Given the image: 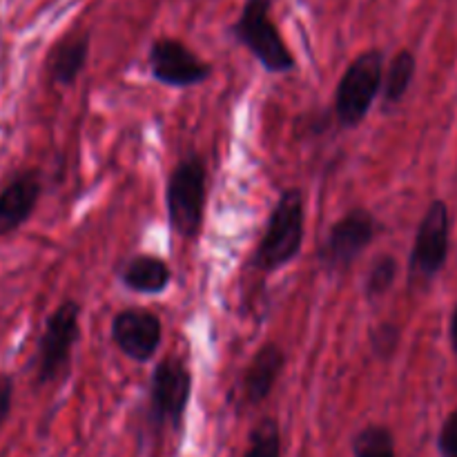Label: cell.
I'll use <instances>...</instances> for the list:
<instances>
[{
	"label": "cell",
	"instance_id": "cell-5",
	"mask_svg": "<svg viewBox=\"0 0 457 457\" xmlns=\"http://www.w3.org/2000/svg\"><path fill=\"white\" fill-rule=\"evenodd\" d=\"M80 337V303L65 299L45 321L38 342V366L36 384H49L67 373L71 364V353Z\"/></svg>",
	"mask_w": 457,
	"mask_h": 457
},
{
	"label": "cell",
	"instance_id": "cell-3",
	"mask_svg": "<svg viewBox=\"0 0 457 457\" xmlns=\"http://www.w3.org/2000/svg\"><path fill=\"white\" fill-rule=\"evenodd\" d=\"M277 0H245L230 34L268 74H288L295 70V56L272 22L270 12Z\"/></svg>",
	"mask_w": 457,
	"mask_h": 457
},
{
	"label": "cell",
	"instance_id": "cell-7",
	"mask_svg": "<svg viewBox=\"0 0 457 457\" xmlns=\"http://www.w3.org/2000/svg\"><path fill=\"white\" fill-rule=\"evenodd\" d=\"M192 395V373L181 357H163L150 379V418L156 428H179Z\"/></svg>",
	"mask_w": 457,
	"mask_h": 457
},
{
	"label": "cell",
	"instance_id": "cell-19",
	"mask_svg": "<svg viewBox=\"0 0 457 457\" xmlns=\"http://www.w3.org/2000/svg\"><path fill=\"white\" fill-rule=\"evenodd\" d=\"M400 326H397L395 321H382V324H378L370 330V351H373V355L378 357V360L388 361L393 360V355H395L397 348H400Z\"/></svg>",
	"mask_w": 457,
	"mask_h": 457
},
{
	"label": "cell",
	"instance_id": "cell-1",
	"mask_svg": "<svg viewBox=\"0 0 457 457\" xmlns=\"http://www.w3.org/2000/svg\"><path fill=\"white\" fill-rule=\"evenodd\" d=\"M306 237V195L302 187L281 190L270 210L262 239L250 257V266L259 272H275L299 257Z\"/></svg>",
	"mask_w": 457,
	"mask_h": 457
},
{
	"label": "cell",
	"instance_id": "cell-8",
	"mask_svg": "<svg viewBox=\"0 0 457 457\" xmlns=\"http://www.w3.org/2000/svg\"><path fill=\"white\" fill-rule=\"evenodd\" d=\"M382 223L370 210L353 208L333 223L324 245L320 250V262L330 272H346L355 259L373 244Z\"/></svg>",
	"mask_w": 457,
	"mask_h": 457
},
{
	"label": "cell",
	"instance_id": "cell-6",
	"mask_svg": "<svg viewBox=\"0 0 457 457\" xmlns=\"http://www.w3.org/2000/svg\"><path fill=\"white\" fill-rule=\"evenodd\" d=\"M451 245V212L449 205L436 199L424 212L415 232L413 250L409 257V272L413 284H428L446 266Z\"/></svg>",
	"mask_w": 457,
	"mask_h": 457
},
{
	"label": "cell",
	"instance_id": "cell-12",
	"mask_svg": "<svg viewBox=\"0 0 457 457\" xmlns=\"http://www.w3.org/2000/svg\"><path fill=\"white\" fill-rule=\"evenodd\" d=\"M286 361H288V355L277 342H266L254 353L241 378V395L245 404L259 406L270 397L272 388L284 373Z\"/></svg>",
	"mask_w": 457,
	"mask_h": 457
},
{
	"label": "cell",
	"instance_id": "cell-17",
	"mask_svg": "<svg viewBox=\"0 0 457 457\" xmlns=\"http://www.w3.org/2000/svg\"><path fill=\"white\" fill-rule=\"evenodd\" d=\"M397 275H400V263L393 254H379L373 262V266L366 272L364 281V293L366 297L373 302V299H382L384 295H388V290L395 286Z\"/></svg>",
	"mask_w": 457,
	"mask_h": 457
},
{
	"label": "cell",
	"instance_id": "cell-13",
	"mask_svg": "<svg viewBox=\"0 0 457 457\" xmlns=\"http://www.w3.org/2000/svg\"><path fill=\"white\" fill-rule=\"evenodd\" d=\"M89 58V34L65 36L61 43L54 45L47 58V71L54 85L71 87L83 74Z\"/></svg>",
	"mask_w": 457,
	"mask_h": 457
},
{
	"label": "cell",
	"instance_id": "cell-15",
	"mask_svg": "<svg viewBox=\"0 0 457 457\" xmlns=\"http://www.w3.org/2000/svg\"><path fill=\"white\" fill-rule=\"evenodd\" d=\"M415 71H418V58H415V54L411 52V49H400V52L391 58L386 71H384V105H400L402 98L409 94L411 85H413Z\"/></svg>",
	"mask_w": 457,
	"mask_h": 457
},
{
	"label": "cell",
	"instance_id": "cell-4",
	"mask_svg": "<svg viewBox=\"0 0 457 457\" xmlns=\"http://www.w3.org/2000/svg\"><path fill=\"white\" fill-rule=\"evenodd\" d=\"M384 87V52L366 49L346 67L335 89L333 112L342 128H360Z\"/></svg>",
	"mask_w": 457,
	"mask_h": 457
},
{
	"label": "cell",
	"instance_id": "cell-21",
	"mask_svg": "<svg viewBox=\"0 0 457 457\" xmlns=\"http://www.w3.org/2000/svg\"><path fill=\"white\" fill-rule=\"evenodd\" d=\"M13 402V379L9 375H0V424L12 413Z\"/></svg>",
	"mask_w": 457,
	"mask_h": 457
},
{
	"label": "cell",
	"instance_id": "cell-2",
	"mask_svg": "<svg viewBox=\"0 0 457 457\" xmlns=\"http://www.w3.org/2000/svg\"><path fill=\"white\" fill-rule=\"evenodd\" d=\"M208 201V168L196 152L174 165L165 187L170 228L183 239H196Z\"/></svg>",
	"mask_w": 457,
	"mask_h": 457
},
{
	"label": "cell",
	"instance_id": "cell-16",
	"mask_svg": "<svg viewBox=\"0 0 457 457\" xmlns=\"http://www.w3.org/2000/svg\"><path fill=\"white\" fill-rule=\"evenodd\" d=\"M353 455L355 457H397L395 437L388 427L369 424L353 437Z\"/></svg>",
	"mask_w": 457,
	"mask_h": 457
},
{
	"label": "cell",
	"instance_id": "cell-9",
	"mask_svg": "<svg viewBox=\"0 0 457 457\" xmlns=\"http://www.w3.org/2000/svg\"><path fill=\"white\" fill-rule=\"evenodd\" d=\"M150 71L154 80L168 87H195L212 76V65L192 52L183 40L163 38L154 40L150 47Z\"/></svg>",
	"mask_w": 457,
	"mask_h": 457
},
{
	"label": "cell",
	"instance_id": "cell-10",
	"mask_svg": "<svg viewBox=\"0 0 457 457\" xmlns=\"http://www.w3.org/2000/svg\"><path fill=\"white\" fill-rule=\"evenodd\" d=\"M110 333L112 342L125 357L145 364L159 351L163 339V321L145 308H125L114 315Z\"/></svg>",
	"mask_w": 457,
	"mask_h": 457
},
{
	"label": "cell",
	"instance_id": "cell-22",
	"mask_svg": "<svg viewBox=\"0 0 457 457\" xmlns=\"http://www.w3.org/2000/svg\"><path fill=\"white\" fill-rule=\"evenodd\" d=\"M449 335H451V346H453V351L457 353V306H455L453 315H451V326H449Z\"/></svg>",
	"mask_w": 457,
	"mask_h": 457
},
{
	"label": "cell",
	"instance_id": "cell-20",
	"mask_svg": "<svg viewBox=\"0 0 457 457\" xmlns=\"http://www.w3.org/2000/svg\"><path fill=\"white\" fill-rule=\"evenodd\" d=\"M437 451H440V457H457V409L442 424Z\"/></svg>",
	"mask_w": 457,
	"mask_h": 457
},
{
	"label": "cell",
	"instance_id": "cell-14",
	"mask_svg": "<svg viewBox=\"0 0 457 457\" xmlns=\"http://www.w3.org/2000/svg\"><path fill=\"white\" fill-rule=\"evenodd\" d=\"M120 284L138 295H163L172 284V270L154 254H137L120 268Z\"/></svg>",
	"mask_w": 457,
	"mask_h": 457
},
{
	"label": "cell",
	"instance_id": "cell-18",
	"mask_svg": "<svg viewBox=\"0 0 457 457\" xmlns=\"http://www.w3.org/2000/svg\"><path fill=\"white\" fill-rule=\"evenodd\" d=\"M244 457H281V433L275 420H259L257 427L250 431L248 449Z\"/></svg>",
	"mask_w": 457,
	"mask_h": 457
},
{
	"label": "cell",
	"instance_id": "cell-11",
	"mask_svg": "<svg viewBox=\"0 0 457 457\" xmlns=\"http://www.w3.org/2000/svg\"><path fill=\"white\" fill-rule=\"evenodd\" d=\"M43 195V183L36 170L16 174L0 192V237L12 235L29 217Z\"/></svg>",
	"mask_w": 457,
	"mask_h": 457
}]
</instances>
